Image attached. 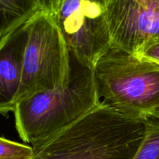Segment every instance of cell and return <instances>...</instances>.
<instances>
[{
  "label": "cell",
  "mask_w": 159,
  "mask_h": 159,
  "mask_svg": "<svg viewBox=\"0 0 159 159\" xmlns=\"http://www.w3.org/2000/svg\"><path fill=\"white\" fill-rule=\"evenodd\" d=\"M146 132V117L99 103L50 139L34 146L31 159H134Z\"/></svg>",
  "instance_id": "1"
},
{
  "label": "cell",
  "mask_w": 159,
  "mask_h": 159,
  "mask_svg": "<svg viewBox=\"0 0 159 159\" xmlns=\"http://www.w3.org/2000/svg\"><path fill=\"white\" fill-rule=\"evenodd\" d=\"M107 6L92 0H63L52 16L68 48L93 67L111 48Z\"/></svg>",
  "instance_id": "5"
},
{
  "label": "cell",
  "mask_w": 159,
  "mask_h": 159,
  "mask_svg": "<svg viewBox=\"0 0 159 159\" xmlns=\"http://www.w3.org/2000/svg\"><path fill=\"white\" fill-rule=\"evenodd\" d=\"M92 1L98 2L102 3V4H105L106 6H107V2H108V0H92Z\"/></svg>",
  "instance_id": "14"
},
{
  "label": "cell",
  "mask_w": 159,
  "mask_h": 159,
  "mask_svg": "<svg viewBox=\"0 0 159 159\" xmlns=\"http://www.w3.org/2000/svg\"><path fill=\"white\" fill-rule=\"evenodd\" d=\"M2 36L0 35V40H1V39H2Z\"/></svg>",
  "instance_id": "15"
},
{
  "label": "cell",
  "mask_w": 159,
  "mask_h": 159,
  "mask_svg": "<svg viewBox=\"0 0 159 159\" xmlns=\"http://www.w3.org/2000/svg\"><path fill=\"white\" fill-rule=\"evenodd\" d=\"M40 10L38 0H0V35L4 37Z\"/></svg>",
  "instance_id": "8"
},
{
  "label": "cell",
  "mask_w": 159,
  "mask_h": 159,
  "mask_svg": "<svg viewBox=\"0 0 159 159\" xmlns=\"http://www.w3.org/2000/svg\"><path fill=\"white\" fill-rule=\"evenodd\" d=\"M111 47L138 55L159 42V0H108Z\"/></svg>",
  "instance_id": "6"
},
{
  "label": "cell",
  "mask_w": 159,
  "mask_h": 159,
  "mask_svg": "<svg viewBox=\"0 0 159 159\" xmlns=\"http://www.w3.org/2000/svg\"><path fill=\"white\" fill-rule=\"evenodd\" d=\"M29 20L0 40V113L2 114L13 111L17 102Z\"/></svg>",
  "instance_id": "7"
},
{
  "label": "cell",
  "mask_w": 159,
  "mask_h": 159,
  "mask_svg": "<svg viewBox=\"0 0 159 159\" xmlns=\"http://www.w3.org/2000/svg\"><path fill=\"white\" fill-rule=\"evenodd\" d=\"M70 71V50L63 35L52 16L38 11L29 20L17 102L64 86L69 79Z\"/></svg>",
  "instance_id": "4"
},
{
  "label": "cell",
  "mask_w": 159,
  "mask_h": 159,
  "mask_svg": "<svg viewBox=\"0 0 159 159\" xmlns=\"http://www.w3.org/2000/svg\"><path fill=\"white\" fill-rule=\"evenodd\" d=\"M99 102L147 117L159 107V65L111 47L93 67Z\"/></svg>",
  "instance_id": "3"
},
{
  "label": "cell",
  "mask_w": 159,
  "mask_h": 159,
  "mask_svg": "<svg viewBox=\"0 0 159 159\" xmlns=\"http://www.w3.org/2000/svg\"><path fill=\"white\" fill-rule=\"evenodd\" d=\"M33 155L31 146L0 137V159H31Z\"/></svg>",
  "instance_id": "10"
},
{
  "label": "cell",
  "mask_w": 159,
  "mask_h": 159,
  "mask_svg": "<svg viewBox=\"0 0 159 159\" xmlns=\"http://www.w3.org/2000/svg\"><path fill=\"white\" fill-rule=\"evenodd\" d=\"M151 116H155V117H156L157 119H158V120H159V107H158V109H157L156 110H155V112H154L153 113H152V115H151Z\"/></svg>",
  "instance_id": "13"
},
{
  "label": "cell",
  "mask_w": 159,
  "mask_h": 159,
  "mask_svg": "<svg viewBox=\"0 0 159 159\" xmlns=\"http://www.w3.org/2000/svg\"><path fill=\"white\" fill-rule=\"evenodd\" d=\"M134 159H159V120L146 117V132L142 144Z\"/></svg>",
  "instance_id": "9"
},
{
  "label": "cell",
  "mask_w": 159,
  "mask_h": 159,
  "mask_svg": "<svg viewBox=\"0 0 159 159\" xmlns=\"http://www.w3.org/2000/svg\"><path fill=\"white\" fill-rule=\"evenodd\" d=\"M137 56L147 58L159 65V42L144 48Z\"/></svg>",
  "instance_id": "11"
},
{
  "label": "cell",
  "mask_w": 159,
  "mask_h": 159,
  "mask_svg": "<svg viewBox=\"0 0 159 159\" xmlns=\"http://www.w3.org/2000/svg\"><path fill=\"white\" fill-rule=\"evenodd\" d=\"M70 63L69 79L64 86L16 103V128L22 141L31 147L54 137L100 103L93 67L71 50Z\"/></svg>",
  "instance_id": "2"
},
{
  "label": "cell",
  "mask_w": 159,
  "mask_h": 159,
  "mask_svg": "<svg viewBox=\"0 0 159 159\" xmlns=\"http://www.w3.org/2000/svg\"><path fill=\"white\" fill-rule=\"evenodd\" d=\"M39 7L43 12L54 16L58 11L63 0H38Z\"/></svg>",
  "instance_id": "12"
}]
</instances>
